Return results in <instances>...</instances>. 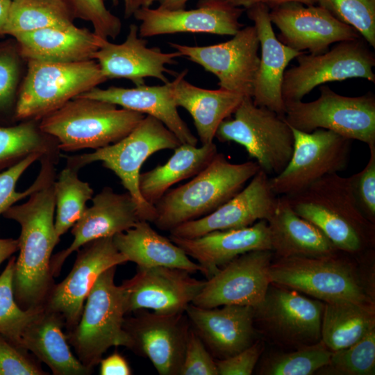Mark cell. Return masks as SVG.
<instances>
[{
  "label": "cell",
  "mask_w": 375,
  "mask_h": 375,
  "mask_svg": "<svg viewBox=\"0 0 375 375\" xmlns=\"http://www.w3.org/2000/svg\"><path fill=\"white\" fill-rule=\"evenodd\" d=\"M16 259L12 257L0 275V335L21 347L22 337L40 310H24L17 303L13 290Z\"/></svg>",
  "instance_id": "cell-39"
},
{
  "label": "cell",
  "mask_w": 375,
  "mask_h": 375,
  "mask_svg": "<svg viewBox=\"0 0 375 375\" xmlns=\"http://www.w3.org/2000/svg\"><path fill=\"white\" fill-rule=\"evenodd\" d=\"M185 312L206 347L220 359L233 356L254 342L255 309L252 306L205 308L190 303Z\"/></svg>",
  "instance_id": "cell-24"
},
{
  "label": "cell",
  "mask_w": 375,
  "mask_h": 375,
  "mask_svg": "<svg viewBox=\"0 0 375 375\" xmlns=\"http://www.w3.org/2000/svg\"><path fill=\"white\" fill-rule=\"evenodd\" d=\"M169 239L194 259L209 278L236 257L256 250H271L268 225L265 219L237 229L214 231L194 238L170 235Z\"/></svg>",
  "instance_id": "cell-25"
},
{
  "label": "cell",
  "mask_w": 375,
  "mask_h": 375,
  "mask_svg": "<svg viewBox=\"0 0 375 375\" xmlns=\"http://www.w3.org/2000/svg\"><path fill=\"white\" fill-rule=\"evenodd\" d=\"M109 102L160 120L181 144L197 146L198 138L181 117L172 96V83L142 85L132 88L111 86L94 88L78 96Z\"/></svg>",
  "instance_id": "cell-27"
},
{
  "label": "cell",
  "mask_w": 375,
  "mask_h": 375,
  "mask_svg": "<svg viewBox=\"0 0 375 375\" xmlns=\"http://www.w3.org/2000/svg\"><path fill=\"white\" fill-rule=\"evenodd\" d=\"M323 368L327 374L372 375L375 369V328L353 344L332 351L329 362Z\"/></svg>",
  "instance_id": "cell-41"
},
{
  "label": "cell",
  "mask_w": 375,
  "mask_h": 375,
  "mask_svg": "<svg viewBox=\"0 0 375 375\" xmlns=\"http://www.w3.org/2000/svg\"><path fill=\"white\" fill-rule=\"evenodd\" d=\"M233 115V118L220 124L215 138L244 147L267 175L282 172L290 160L294 144L292 129L283 117L256 106L251 97L242 99Z\"/></svg>",
  "instance_id": "cell-8"
},
{
  "label": "cell",
  "mask_w": 375,
  "mask_h": 375,
  "mask_svg": "<svg viewBox=\"0 0 375 375\" xmlns=\"http://www.w3.org/2000/svg\"><path fill=\"white\" fill-rule=\"evenodd\" d=\"M290 128L294 138L290 160L269 179L277 196L296 193L326 175L341 172L351 151L352 140L333 131L317 128L306 133Z\"/></svg>",
  "instance_id": "cell-12"
},
{
  "label": "cell",
  "mask_w": 375,
  "mask_h": 375,
  "mask_svg": "<svg viewBox=\"0 0 375 375\" xmlns=\"http://www.w3.org/2000/svg\"><path fill=\"white\" fill-rule=\"evenodd\" d=\"M62 318L42 307L23 333L21 347L46 364L54 375H88L85 367L72 352Z\"/></svg>",
  "instance_id": "cell-31"
},
{
  "label": "cell",
  "mask_w": 375,
  "mask_h": 375,
  "mask_svg": "<svg viewBox=\"0 0 375 375\" xmlns=\"http://www.w3.org/2000/svg\"><path fill=\"white\" fill-rule=\"evenodd\" d=\"M166 163L140 174L139 189L143 199L155 205L176 183L194 177L217 153L212 142L201 147L181 144Z\"/></svg>",
  "instance_id": "cell-33"
},
{
  "label": "cell",
  "mask_w": 375,
  "mask_h": 375,
  "mask_svg": "<svg viewBox=\"0 0 375 375\" xmlns=\"http://www.w3.org/2000/svg\"><path fill=\"white\" fill-rule=\"evenodd\" d=\"M56 158L31 154L0 173V215L54 176Z\"/></svg>",
  "instance_id": "cell-36"
},
{
  "label": "cell",
  "mask_w": 375,
  "mask_h": 375,
  "mask_svg": "<svg viewBox=\"0 0 375 375\" xmlns=\"http://www.w3.org/2000/svg\"><path fill=\"white\" fill-rule=\"evenodd\" d=\"M233 6L238 8H249L256 4H264L272 9L278 6L297 2L305 5H314L317 3L319 0H224Z\"/></svg>",
  "instance_id": "cell-50"
},
{
  "label": "cell",
  "mask_w": 375,
  "mask_h": 375,
  "mask_svg": "<svg viewBox=\"0 0 375 375\" xmlns=\"http://www.w3.org/2000/svg\"><path fill=\"white\" fill-rule=\"evenodd\" d=\"M317 3L375 47V0H319Z\"/></svg>",
  "instance_id": "cell-42"
},
{
  "label": "cell",
  "mask_w": 375,
  "mask_h": 375,
  "mask_svg": "<svg viewBox=\"0 0 375 375\" xmlns=\"http://www.w3.org/2000/svg\"><path fill=\"white\" fill-rule=\"evenodd\" d=\"M53 191L55 231L60 239L82 216L94 191L88 183L78 178V170L67 165L60 172L57 180H54Z\"/></svg>",
  "instance_id": "cell-38"
},
{
  "label": "cell",
  "mask_w": 375,
  "mask_h": 375,
  "mask_svg": "<svg viewBox=\"0 0 375 375\" xmlns=\"http://www.w3.org/2000/svg\"><path fill=\"white\" fill-rule=\"evenodd\" d=\"M271 283L326 303L369 302L352 269L337 254L321 258H279L269 269Z\"/></svg>",
  "instance_id": "cell-11"
},
{
  "label": "cell",
  "mask_w": 375,
  "mask_h": 375,
  "mask_svg": "<svg viewBox=\"0 0 375 375\" xmlns=\"http://www.w3.org/2000/svg\"><path fill=\"white\" fill-rule=\"evenodd\" d=\"M21 57L55 62L94 60L103 38L74 24L40 29L14 37Z\"/></svg>",
  "instance_id": "cell-28"
},
{
  "label": "cell",
  "mask_w": 375,
  "mask_h": 375,
  "mask_svg": "<svg viewBox=\"0 0 375 375\" xmlns=\"http://www.w3.org/2000/svg\"><path fill=\"white\" fill-rule=\"evenodd\" d=\"M114 243L127 259L138 267H168L185 270L190 274L203 267L192 260L178 245L156 231L149 222L140 220L124 232L113 236Z\"/></svg>",
  "instance_id": "cell-32"
},
{
  "label": "cell",
  "mask_w": 375,
  "mask_h": 375,
  "mask_svg": "<svg viewBox=\"0 0 375 375\" xmlns=\"http://www.w3.org/2000/svg\"><path fill=\"white\" fill-rule=\"evenodd\" d=\"M17 250V240L12 238L0 239V265Z\"/></svg>",
  "instance_id": "cell-52"
},
{
  "label": "cell",
  "mask_w": 375,
  "mask_h": 375,
  "mask_svg": "<svg viewBox=\"0 0 375 375\" xmlns=\"http://www.w3.org/2000/svg\"><path fill=\"white\" fill-rule=\"evenodd\" d=\"M281 196L338 251L356 253L372 242L373 223L358 206L349 177L328 174L299 192Z\"/></svg>",
  "instance_id": "cell-2"
},
{
  "label": "cell",
  "mask_w": 375,
  "mask_h": 375,
  "mask_svg": "<svg viewBox=\"0 0 375 375\" xmlns=\"http://www.w3.org/2000/svg\"><path fill=\"white\" fill-rule=\"evenodd\" d=\"M185 270L168 267H138L121 285L126 313L152 310L160 314L185 312L205 285Z\"/></svg>",
  "instance_id": "cell-17"
},
{
  "label": "cell",
  "mask_w": 375,
  "mask_h": 375,
  "mask_svg": "<svg viewBox=\"0 0 375 375\" xmlns=\"http://www.w3.org/2000/svg\"><path fill=\"white\" fill-rule=\"evenodd\" d=\"M117 4L118 0H111ZM124 6V17L128 18L133 16L135 12L142 8L151 7L157 0H123Z\"/></svg>",
  "instance_id": "cell-51"
},
{
  "label": "cell",
  "mask_w": 375,
  "mask_h": 375,
  "mask_svg": "<svg viewBox=\"0 0 375 375\" xmlns=\"http://www.w3.org/2000/svg\"><path fill=\"white\" fill-rule=\"evenodd\" d=\"M21 58L16 42H0V110L9 108L15 99Z\"/></svg>",
  "instance_id": "cell-44"
},
{
  "label": "cell",
  "mask_w": 375,
  "mask_h": 375,
  "mask_svg": "<svg viewBox=\"0 0 375 375\" xmlns=\"http://www.w3.org/2000/svg\"><path fill=\"white\" fill-rule=\"evenodd\" d=\"M27 351L0 335V375L47 374Z\"/></svg>",
  "instance_id": "cell-46"
},
{
  "label": "cell",
  "mask_w": 375,
  "mask_h": 375,
  "mask_svg": "<svg viewBox=\"0 0 375 375\" xmlns=\"http://www.w3.org/2000/svg\"><path fill=\"white\" fill-rule=\"evenodd\" d=\"M243 11L224 0H199L191 10L146 7L133 16L140 22L138 33L142 38L178 33L233 36L244 26L239 21Z\"/></svg>",
  "instance_id": "cell-19"
},
{
  "label": "cell",
  "mask_w": 375,
  "mask_h": 375,
  "mask_svg": "<svg viewBox=\"0 0 375 375\" xmlns=\"http://www.w3.org/2000/svg\"><path fill=\"white\" fill-rule=\"evenodd\" d=\"M101 375H131V369L126 360L119 353L115 352L105 358H101L99 363Z\"/></svg>",
  "instance_id": "cell-49"
},
{
  "label": "cell",
  "mask_w": 375,
  "mask_h": 375,
  "mask_svg": "<svg viewBox=\"0 0 375 375\" xmlns=\"http://www.w3.org/2000/svg\"><path fill=\"white\" fill-rule=\"evenodd\" d=\"M188 72L184 69L172 81L173 99L177 107L192 117L201 144H210L220 124L233 114L244 96L221 88L197 87L185 80Z\"/></svg>",
  "instance_id": "cell-30"
},
{
  "label": "cell",
  "mask_w": 375,
  "mask_h": 375,
  "mask_svg": "<svg viewBox=\"0 0 375 375\" xmlns=\"http://www.w3.org/2000/svg\"><path fill=\"white\" fill-rule=\"evenodd\" d=\"M374 328V306L370 301L324 303L320 340L331 351L353 344Z\"/></svg>",
  "instance_id": "cell-34"
},
{
  "label": "cell",
  "mask_w": 375,
  "mask_h": 375,
  "mask_svg": "<svg viewBox=\"0 0 375 375\" xmlns=\"http://www.w3.org/2000/svg\"><path fill=\"white\" fill-rule=\"evenodd\" d=\"M147 40L140 37L138 27L131 24L126 40L115 44L103 39L93 59L99 64L107 78H126L135 86L144 84V79L152 77L164 83L169 81L165 73H171L167 65L177 64L178 51L165 53L157 47H147Z\"/></svg>",
  "instance_id": "cell-22"
},
{
  "label": "cell",
  "mask_w": 375,
  "mask_h": 375,
  "mask_svg": "<svg viewBox=\"0 0 375 375\" xmlns=\"http://www.w3.org/2000/svg\"><path fill=\"white\" fill-rule=\"evenodd\" d=\"M331 351L319 340L290 353L276 356L264 365L260 374L267 375H310L329 362Z\"/></svg>",
  "instance_id": "cell-40"
},
{
  "label": "cell",
  "mask_w": 375,
  "mask_h": 375,
  "mask_svg": "<svg viewBox=\"0 0 375 375\" xmlns=\"http://www.w3.org/2000/svg\"><path fill=\"white\" fill-rule=\"evenodd\" d=\"M270 178L260 169L249 183L233 197L211 213L172 230L170 235L194 238L214 231L237 229L267 219L274 210L278 197L270 185Z\"/></svg>",
  "instance_id": "cell-20"
},
{
  "label": "cell",
  "mask_w": 375,
  "mask_h": 375,
  "mask_svg": "<svg viewBox=\"0 0 375 375\" xmlns=\"http://www.w3.org/2000/svg\"><path fill=\"white\" fill-rule=\"evenodd\" d=\"M76 251L71 272L53 285L44 304L62 318L67 331L78 324L85 301L99 276L108 268L128 262L116 247L113 237L92 240Z\"/></svg>",
  "instance_id": "cell-15"
},
{
  "label": "cell",
  "mask_w": 375,
  "mask_h": 375,
  "mask_svg": "<svg viewBox=\"0 0 375 375\" xmlns=\"http://www.w3.org/2000/svg\"><path fill=\"white\" fill-rule=\"evenodd\" d=\"M75 19L68 0H11L5 25V35L74 24Z\"/></svg>",
  "instance_id": "cell-35"
},
{
  "label": "cell",
  "mask_w": 375,
  "mask_h": 375,
  "mask_svg": "<svg viewBox=\"0 0 375 375\" xmlns=\"http://www.w3.org/2000/svg\"><path fill=\"white\" fill-rule=\"evenodd\" d=\"M369 158L359 172L349 176L353 195L362 214L375 220V145L369 146Z\"/></svg>",
  "instance_id": "cell-45"
},
{
  "label": "cell",
  "mask_w": 375,
  "mask_h": 375,
  "mask_svg": "<svg viewBox=\"0 0 375 375\" xmlns=\"http://www.w3.org/2000/svg\"><path fill=\"white\" fill-rule=\"evenodd\" d=\"M180 375H218L216 361L192 328L188 335Z\"/></svg>",
  "instance_id": "cell-47"
},
{
  "label": "cell",
  "mask_w": 375,
  "mask_h": 375,
  "mask_svg": "<svg viewBox=\"0 0 375 375\" xmlns=\"http://www.w3.org/2000/svg\"><path fill=\"white\" fill-rule=\"evenodd\" d=\"M35 121L0 127V166L15 165L34 153L56 158L59 151L57 140L43 133Z\"/></svg>",
  "instance_id": "cell-37"
},
{
  "label": "cell",
  "mask_w": 375,
  "mask_h": 375,
  "mask_svg": "<svg viewBox=\"0 0 375 375\" xmlns=\"http://www.w3.org/2000/svg\"><path fill=\"white\" fill-rule=\"evenodd\" d=\"M72 226L74 240L66 249L51 257V272L53 277L60 274L67 258L83 244L103 238L113 237L133 227L140 221L138 205L127 192L117 193L110 187L103 188L92 199Z\"/></svg>",
  "instance_id": "cell-21"
},
{
  "label": "cell",
  "mask_w": 375,
  "mask_h": 375,
  "mask_svg": "<svg viewBox=\"0 0 375 375\" xmlns=\"http://www.w3.org/2000/svg\"><path fill=\"white\" fill-rule=\"evenodd\" d=\"M272 256L271 250H256L236 257L206 281L192 303L205 308L226 305L256 308L265 300L272 283Z\"/></svg>",
  "instance_id": "cell-14"
},
{
  "label": "cell",
  "mask_w": 375,
  "mask_h": 375,
  "mask_svg": "<svg viewBox=\"0 0 375 375\" xmlns=\"http://www.w3.org/2000/svg\"><path fill=\"white\" fill-rule=\"evenodd\" d=\"M54 176L20 205L3 215L21 226L17 239L19 255L15 261L13 290L15 300L24 310L44 306L54 285L50 262L60 239L54 226Z\"/></svg>",
  "instance_id": "cell-1"
},
{
  "label": "cell",
  "mask_w": 375,
  "mask_h": 375,
  "mask_svg": "<svg viewBox=\"0 0 375 375\" xmlns=\"http://www.w3.org/2000/svg\"><path fill=\"white\" fill-rule=\"evenodd\" d=\"M144 117L109 102L77 97L40 119L39 127L57 140L59 150H96L124 138Z\"/></svg>",
  "instance_id": "cell-4"
},
{
  "label": "cell",
  "mask_w": 375,
  "mask_h": 375,
  "mask_svg": "<svg viewBox=\"0 0 375 375\" xmlns=\"http://www.w3.org/2000/svg\"><path fill=\"white\" fill-rule=\"evenodd\" d=\"M319 89V97L315 101L285 103V121L303 132L324 128L368 147L375 145L374 94L347 97L326 85Z\"/></svg>",
  "instance_id": "cell-9"
},
{
  "label": "cell",
  "mask_w": 375,
  "mask_h": 375,
  "mask_svg": "<svg viewBox=\"0 0 375 375\" xmlns=\"http://www.w3.org/2000/svg\"><path fill=\"white\" fill-rule=\"evenodd\" d=\"M169 44L181 56L213 74L219 88L252 97L260 62L259 40L253 26L242 27L231 40L212 45Z\"/></svg>",
  "instance_id": "cell-13"
},
{
  "label": "cell",
  "mask_w": 375,
  "mask_h": 375,
  "mask_svg": "<svg viewBox=\"0 0 375 375\" xmlns=\"http://www.w3.org/2000/svg\"><path fill=\"white\" fill-rule=\"evenodd\" d=\"M11 0H0V38L5 35L4 29Z\"/></svg>",
  "instance_id": "cell-53"
},
{
  "label": "cell",
  "mask_w": 375,
  "mask_h": 375,
  "mask_svg": "<svg viewBox=\"0 0 375 375\" xmlns=\"http://www.w3.org/2000/svg\"><path fill=\"white\" fill-rule=\"evenodd\" d=\"M176 136L156 118L145 115L124 138L92 153L67 156V165L78 171L82 167L100 161L113 172L135 201L141 220L153 222L154 205L146 201L139 189L140 171L146 160L154 153L175 149L181 144Z\"/></svg>",
  "instance_id": "cell-5"
},
{
  "label": "cell",
  "mask_w": 375,
  "mask_h": 375,
  "mask_svg": "<svg viewBox=\"0 0 375 375\" xmlns=\"http://www.w3.org/2000/svg\"><path fill=\"white\" fill-rule=\"evenodd\" d=\"M269 15L280 31L279 41L298 51L322 53L334 43L361 37L319 5L288 3L272 8Z\"/></svg>",
  "instance_id": "cell-18"
},
{
  "label": "cell",
  "mask_w": 375,
  "mask_h": 375,
  "mask_svg": "<svg viewBox=\"0 0 375 375\" xmlns=\"http://www.w3.org/2000/svg\"><path fill=\"white\" fill-rule=\"evenodd\" d=\"M260 169L256 161L232 163L217 153L210 163L189 182L169 189L154 205L153 223L160 230L203 217L238 193Z\"/></svg>",
  "instance_id": "cell-3"
},
{
  "label": "cell",
  "mask_w": 375,
  "mask_h": 375,
  "mask_svg": "<svg viewBox=\"0 0 375 375\" xmlns=\"http://www.w3.org/2000/svg\"><path fill=\"white\" fill-rule=\"evenodd\" d=\"M262 351L260 342L230 357L216 361L218 375H251Z\"/></svg>",
  "instance_id": "cell-48"
},
{
  "label": "cell",
  "mask_w": 375,
  "mask_h": 375,
  "mask_svg": "<svg viewBox=\"0 0 375 375\" xmlns=\"http://www.w3.org/2000/svg\"><path fill=\"white\" fill-rule=\"evenodd\" d=\"M125 318L128 349L148 358L160 375H180L190 331L183 313L160 314L145 310Z\"/></svg>",
  "instance_id": "cell-16"
},
{
  "label": "cell",
  "mask_w": 375,
  "mask_h": 375,
  "mask_svg": "<svg viewBox=\"0 0 375 375\" xmlns=\"http://www.w3.org/2000/svg\"><path fill=\"white\" fill-rule=\"evenodd\" d=\"M189 0H157L159 7L169 9H183Z\"/></svg>",
  "instance_id": "cell-54"
},
{
  "label": "cell",
  "mask_w": 375,
  "mask_h": 375,
  "mask_svg": "<svg viewBox=\"0 0 375 375\" xmlns=\"http://www.w3.org/2000/svg\"><path fill=\"white\" fill-rule=\"evenodd\" d=\"M27 61V72L15 103V117L18 119H40L107 80L95 60Z\"/></svg>",
  "instance_id": "cell-7"
},
{
  "label": "cell",
  "mask_w": 375,
  "mask_h": 375,
  "mask_svg": "<svg viewBox=\"0 0 375 375\" xmlns=\"http://www.w3.org/2000/svg\"><path fill=\"white\" fill-rule=\"evenodd\" d=\"M269 14V9L264 4L247 8V16L253 22L261 49L251 98L256 106L265 107L283 117L285 112L281 92L283 74L290 62L304 52L294 50L279 41Z\"/></svg>",
  "instance_id": "cell-23"
},
{
  "label": "cell",
  "mask_w": 375,
  "mask_h": 375,
  "mask_svg": "<svg viewBox=\"0 0 375 375\" xmlns=\"http://www.w3.org/2000/svg\"><path fill=\"white\" fill-rule=\"evenodd\" d=\"M266 221L272 251L278 258H321L340 251L315 225L297 215L283 196Z\"/></svg>",
  "instance_id": "cell-29"
},
{
  "label": "cell",
  "mask_w": 375,
  "mask_h": 375,
  "mask_svg": "<svg viewBox=\"0 0 375 375\" xmlns=\"http://www.w3.org/2000/svg\"><path fill=\"white\" fill-rule=\"evenodd\" d=\"M369 44L360 37L336 43L327 51L301 53L298 65L286 69L282 83L285 104L301 101L317 86L333 81L360 78L375 83V55Z\"/></svg>",
  "instance_id": "cell-10"
},
{
  "label": "cell",
  "mask_w": 375,
  "mask_h": 375,
  "mask_svg": "<svg viewBox=\"0 0 375 375\" xmlns=\"http://www.w3.org/2000/svg\"><path fill=\"white\" fill-rule=\"evenodd\" d=\"M324 306L295 290L269 287L263 302L254 308L255 317L284 339L317 342L321 339Z\"/></svg>",
  "instance_id": "cell-26"
},
{
  "label": "cell",
  "mask_w": 375,
  "mask_h": 375,
  "mask_svg": "<svg viewBox=\"0 0 375 375\" xmlns=\"http://www.w3.org/2000/svg\"><path fill=\"white\" fill-rule=\"evenodd\" d=\"M116 267L99 276L85 299L78 324L65 333L76 358L92 372L109 348L129 345L124 328V296L121 285L115 283Z\"/></svg>",
  "instance_id": "cell-6"
},
{
  "label": "cell",
  "mask_w": 375,
  "mask_h": 375,
  "mask_svg": "<svg viewBox=\"0 0 375 375\" xmlns=\"http://www.w3.org/2000/svg\"><path fill=\"white\" fill-rule=\"evenodd\" d=\"M75 18L92 24L94 33L103 39H115L122 22L106 8L103 0H68Z\"/></svg>",
  "instance_id": "cell-43"
}]
</instances>
